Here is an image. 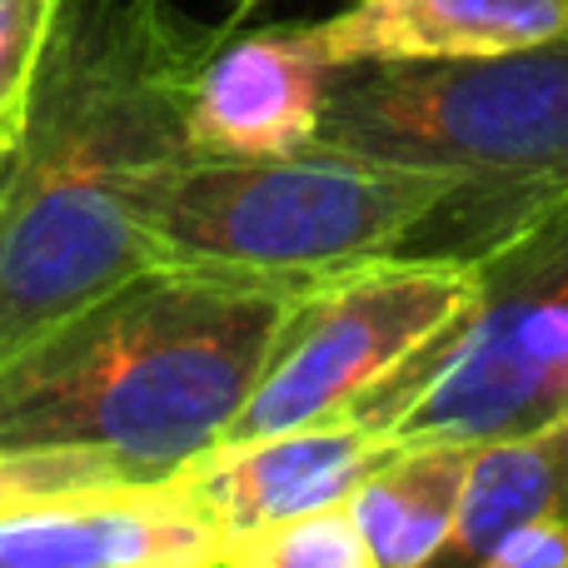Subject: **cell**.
Listing matches in <instances>:
<instances>
[{
    "label": "cell",
    "instance_id": "6da1fadb",
    "mask_svg": "<svg viewBox=\"0 0 568 568\" xmlns=\"http://www.w3.org/2000/svg\"><path fill=\"white\" fill-rule=\"evenodd\" d=\"M215 40L175 0H65L0 150V364L160 265V215L195 165L190 85Z\"/></svg>",
    "mask_w": 568,
    "mask_h": 568
},
{
    "label": "cell",
    "instance_id": "5bb4252c",
    "mask_svg": "<svg viewBox=\"0 0 568 568\" xmlns=\"http://www.w3.org/2000/svg\"><path fill=\"white\" fill-rule=\"evenodd\" d=\"M60 10L65 0H0V150L16 145L30 115V95H36Z\"/></svg>",
    "mask_w": 568,
    "mask_h": 568
},
{
    "label": "cell",
    "instance_id": "ba28073f",
    "mask_svg": "<svg viewBox=\"0 0 568 568\" xmlns=\"http://www.w3.org/2000/svg\"><path fill=\"white\" fill-rule=\"evenodd\" d=\"M225 549L230 539L170 479L0 514V568H225Z\"/></svg>",
    "mask_w": 568,
    "mask_h": 568
},
{
    "label": "cell",
    "instance_id": "277c9868",
    "mask_svg": "<svg viewBox=\"0 0 568 568\" xmlns=\"http://www.w3.org/2000/svg\"><path fill=\"white\" fill-rule=\"evenodd\" d=\"M459 185L339 145L275 160H195L160 215V265L334 280L414 255Z\"/></svg>",
    "mask_w": 568,
    "mask_h": 568
},
{
    "label": "cell",
    "instance_id": "7a4b0ae2",
    "mask_svg": "<svg viewBox=\"0 0 568 568\" xmlns=\"http://www.w3.org/2000/svg\"><path fill=\"white\" fill-rule=\"evenodd\" d=\"M324 280L155 265L0 364V444L160 484L240 419L284 320Z\"/></svg>",
    "mask_w": 568,
    "mask_h": 568
},
{
    "label": "cell",
    "instance_id": "2e32d148",
    "mask_svg": "<svg viewBox=\"0 0 568 568\" xmlns=\"http://www.w3.org/2000/svg\"><path fill=\"white\" fill-rule=\"evenodd\" d=\"M484 568H568V519H534L514 529Z\"/></svg>",
    "mask_w": 568,
    "mask_h": 568
},
{
    "label": "cell",
    "instance_id": "4fadbf2b",
    "mask_svg": "<svg viewBox=\"0 0 568 568\" xmlns=\"http://www.w3.org/2000/svg\"><path fill=\"white\" fill-rule=\"evenodd\" d=\"M225 568H379L349 499L294 514L270 529L240 534L225 549Z\"/></svg>",
    "mask_w": 568,
    "mask_h": 568
},
{
    "label": "cell",
    "instance_id": "5b68a950",
    "mask_svg": "<svg viewBox=\"0 0 568 568\" xmlns=\"http://www.w3.org/2000/svg\"><path fill=\"white\" fill-rule=\"evenodd\" d=\"M479 294L354 419L389 444H484L568 414V195L469 260Z\"/></svg>",
    "mask_w": 568,
    "mask_h": 568
},
{
    "label": "cell",
    "instance_id": "9c48e42d",
    "mask_svg": "<svg viewBox=\"0 0 568 568\" xmlns=\"http://www.w3.org/2000/svg\"><path fill=\"white\" fill-rule=\"evenodd\" d=\"M394 454H399V444H389L379 429L359 419H339L215 444L180 474H170V484L235 544L240 534L270 529L294 514L349 499Z\"/></svg>",
    "mask_w": 568,
    "mask_h": 568
},
{
    "label": "cell",
    "instance_id": "52a82bcc",
    "mask_svg": "<svg viewBox=\"0 0 568 568\" xmlns=\"http://www.w3.org/2000/svg\"><path fill=\"white\" fill-rule=\"evenodd\" d=\"M334 75L310 26L220 36L190 85L195 160H275L314 145Z\"/></svg>",
    "mask_w": 568,
    "mask_h": 568
},
{
    "label": "cell",
    "instance_id": "3957f363",
    "mask_svg": "<svg viewBox=\"0 0 568 568\" xmlns=\"http://www.w3.org/2000/svg\"><path fill=\"white\" fill-rule=\"evenodd\" d=\"M324 145L454 180L414 255L464 260L568 195V36L469 60L339 65Z\"/></svg>",
    "mask_w": 568,
    "mask_h": 568
},
{
    "label": "cell",
    "instance_id": "7c38bea8",
    "mask_svg": "<svg viewBox=\"0 0 568 568\" xmlns=\"http://www.w3.org/2000/svg\"><path fill=\"white\" fill-rule=\"evenodd\" d=\"M469 464L474 444H404L349 494V509L379 568H419L439 549L459 514Z\"/></svg>",
    "mask_w": 568,
    "mask_h": 568
},
{
    "label": "cell",
    "instance_id": "30bf717a",
    "mask_svg": "<svg viewBox=\"0 0 568 568\" xmlns=\"http://www.w3.org/2000/svg\"><path fill=\"white\" fill-rule=\"evenodd\" d=\"M310 36L334 65L469 60L568 36V0H354Z\"/></svg>",
    "mask_w": 568,
    "mask_h": 568
},
{
    "label": "cell",
    "instance_id": "8992f818",
    "mask_svg": "<svg viewBox=\"0 0 568 568\" xmlns=\"http://www.w3.org/2000/svg\"><path fill=\"white\" fill-rule=\"evenodd\" d=\"M474 294V265L439 255H394L324 280L284 320L220 444L354 419L404 364L464 320Z\"/></svg>",
    "mask_w": 568,
    "mask_h": 568
},
{
    "label": "cell",
    "instance_id": "9a60e30c",
    "mask_svg": "<svg viewBox=\"0 0 568 568\" xmlns=\"http://www.w3.org/2000/svg\"><path fill=\"white\" fill-rule=\"evenodd\" d=\"M115 484H140V479H130L125 469L95 459V454L0 444V514L20 509V504H36V499H55V494L115 489Z\"/></svg>",
    "mask_w": 568,
    "mask_h": 568
},
{
    "label": "cell",
    "instance_id": "8fae6325",
    "mask_svg": "<svg viewBox=\"0 0 568 568\" xmlns=\"http://www.w3.org/2000/svg\"><path fill=\"white\" fill-rule=\"evenodd\" d=\"M534 519H568V414L474 444L459 514L419 568H484Z\"/></svg>",
    "mask_w": 568,
    "mask_h": 568
}]
</instances>
